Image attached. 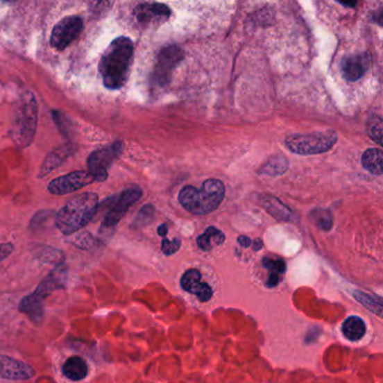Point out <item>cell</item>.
Masks as SVG:
<instances>
[{"label": "cell", "instance_id": "1", "mask_svg": "<svg viewBox=\"0 0 383 383\" xmlns=\"http://www.w3.org/2000/svg\"><path fill=\"white\" fill-rule=\"evenodd\" d=\"M133 56V42L126 36L114 40L103 52L99 62L103 86L110 90L123 88L130 77Z\"/></svg>", "mask_w": 383, "mask_h": 383}, {"label": "cell", "instance_id": "2", "mask_svg": "<svg viewBox=\"0 0 383 383\" xmlns=\"http://www.w3.org/2000/svg\"><path fill=\"white\" fill-rule=\"evenodd\" d=\"M67 277H68V270L65 262L56 264L49 275L41 281L39 286L36 287L33 293L22 299L18 305L19 312L26 315L34 324H41L44 318L45 298L52 295L56 290L63 289L67 282Z\"/></svg>", "mask_w": 383, "mask_h": 383}, {"label": "cell", "instance_id": "3", "mask_svg": "<svg viewBox=\"0 0 383 383\" xmlns=\"http://www.w3.org/2000/svg\"><path fill=\"white\" fill-rule=\"evenodd\" d=\"M98 210V196L86 192L69 201L56 216L58 230L65 235H72L94 219Z\"/></svg>", "mask_w": 383, "mask_h": 383}, {"label": "cell", "instance_id": "4", "mask_svg": "<svg viewBox=\"0 0 383 383\" xmlns=\"http://www.w3.org/2000/svg\"><path fill=\"white\" fill-rule=\"evenodd\" d=\"M224 197V183L217 179H208L201 189L185 187L179 194V201L192 214L206 215L215 210Z\"/></svg>", "mask_w": 383, "mask_h": 383}, {"label": "cell", "instance_id": "5", "mask_svg": "<svg viewBox=\"0 0 383 383\" xmlns=\"http://www.w3.org/2000/svg\"><path fill=\"white\" fill-rule=\"evenodd\" d=\"M37 125V105L32 92H25L18 101L12 117L10 135L18 148L30 146Z\"/></svg>", "mask_w": 383, "mask_h": 383}, {"label": "cell", "instance_id": "6", "mask_svg": "<svg viewBox=\"0 0 383 383\" xmlns=\"http://www.w3.org/2000/svg\"><path fill=\"white\" fill-rule=\"evenodd\" d=\"M339 136L334 130L317 132V133L306 134V135H291L287 137V148L291 152L300 155H313V154L324 153L333 148Z\"/></svg>", "mask_w": 383, "mask_h": 383}, {"label": "cell", "instance_id": "7", "mask_svg": "<svg viewBox=\"0 0 383 383\" xmlns=\"http://www.w3.org/2000/svg\"><path fill=\"white\" fill-rule=\"evenodd\" d=\"M121 150H123V144L121 141H117L114 144L94 151L89 155L88 172L94 177V181L103 182L106 180L108 177V169L119 157Z\"/></svg>", "mask_w": 383, "mask_h": 383}, {"label": "cell", "instance_id": "8", "mask_svg": "<svg viewBox=\"0 0 383 383\" xmlns=\"http://www.w3.org/2000/svg\"><path fill=\"white\" fill-rule=\"evenodd\" d=\"M142 195L143 192L141 188L132 187V188L125 189L124 192L118 195V197L112 199L110 208L103 217L101 230H110L112 227L116 226L124 217L127 210H130V207L139 201Z\"/></svg>", "mask_w": 383, "mask_h": 383}, {"label": "cell", "instance_id": "9", "mask_svg": "<svg viewBox=\"0 0 383 383\" xmlns=\"http://www.w3.org/2000/svg\"><path fill=\"white\" fill-rule=\"evenodd\" d=\"M83 30V21L79 16H68L56 24L51 34V46L63 51L78 39Z\"/></svg>", "mask_w": 383, "mask_h": 383}, {"label": "cell", "instance_id": "10", "mask_svg": "<svg viewBox=\"0 0 383 383\" xmlns=\"http://www.w3.org/2000/svg\"><path fill=\"white\" fill-rule=\"evenodd\" d=\"M183 58H185V53L177 45L164 47L158 56L157 65L154 68V81L159 86H167L170 81L172 72L178 63L182 61Z\"/></svg>", "mask_w": 383, "mask_h": 383}, {"label": "cell", "instance_id": "11", "mask_svg": "<svg viewBox=\"0 0 383 383\" xmlns=\"http://www.w3.org/2000/svg\"><path fill=\"white\" fill-rule=\"evenodd\" d=\"M94 182L96 181L88 171H76L56 178L51 181L47 189L53 195H69Z\"/></svg>", "mask_w": 383, "mask_h": 383}, {"label": "cell", "instance_id": "12", "mask_svg": "<svg viewBox=\"0 0 383 383\" xmlns=\"http://www.w3.org/2000/svg\"><path fill=\"white\" fill-rule=\"evenodd\" d=\"M134 15L137 23L143 26H150L167 21L170 16V9L164 3H143L136 7Z\"/></svg>", "mask_w": 383, "mask_h": 383}, {"label": "cell", "instance_id": "13", "mask_svg": "<svg viewBox=\"0 0 383 383\" xmlns=\"http://www.w3.org/2000/svg\"><path fill=\"white\" fill-rule=\"evenodd\" d=\"M34 375V368L23 361L0 355V377L7 380H28Z\"/></svg>", "mask_w": 383, "mask_h": 383}, {"label": "cell", "instance_id": "14", "mask_svg": "<svg viewBox=\"0 0 383 383\" xmlns=\"http://www.w3.org/2000/svg\"><path fill=\"white\" fill-rule=\"evenodd\" d=\"M371 65V58L368 53L354 54L343 60V77L348 81H357L366 74Z\"/></svg>", "mask_w": 383, "mask_h": 383}, {"label": "cell", "instance_id": "15", "mask_svg": "<svg viewBox=\"0 0 383 383\" xmlns=\"http://www.w3.org/2000/svg\"><path fill=\"white\" fill-rule=\"evenodd\" d=\"M181 287L183 290L196 295L203 303L210 300L212 297V290L207 283L201 282V272L195 269H190L181 278Z\"/></svg>", "mask_w": 383, "mask_h": 383}, {"label": "cell", "instance_id": "16", "mask_svg": "<svg viewBox=\"0 0 383 383\" xmlns=\"http://www.w3.org/2000/svg\"><path fill=\"white\" fill-rule=\"evenodd\" d=\"M74 151H76V146L74 144H71V143L63 144L59 146V148H54L45 158L44 162H43L41 169H40L37 177H45V176L53 171L54 169L59 168L60 165H62L65 161H67L74 153Z\"/></svg>", "mask_w": 383, "mask_h": 383}, {"label": "cell", "instance_id": "17", "mask_svg": "<svg viewBox=\"0 0 383 383\" xmlns=\"http://www.w3.org/2000/svg\"><path fill=\"white\" fill-rule=\"evenodd\" d=\"M62 373L67 379L74 382L83 381L89 373L88 363L83 357L74 355L65 361L62 366Z\"/></svg>", "mask_w": 383, "mask_h": 383}, {"label": "cell", "instance_id": "18", "mask_svg": "<svg viewBox=\"0 0 383 383\" xmlns=\"http://www.w3.org/2000/svg\"><path fill=\"white\" fill-rule=\"evenodd\" d=\"M363 168L370 173L381 176L383 172V153L380 148H368L362 155Z\"/></svg>", "mask_w": 383, "mask_h": 383}, {"label": "cell", "instance_id": "19", "mask_svg": "<svg viewBox=\"0 0 383 383\" xmlns=\"http://www.w3.org/2000/svg\"><path fill=\"white\" fill-rule=\"evenodd\" d=\"M342 332L344 334V337L352 341V342L360 341L366 335V324H364V321L360 317L352 316V317H348L344 321V324L342 326Z\"/></svg>", "mask_w": 383, "mask_h": 383}, {"label": "cell", "instance_id": "20", "mask_svg": "<svg viewBox=\"0 0 383 383\" xmlns=\"http://www.w3.org/2000/svg\"><path fill=\"white\" fill-rule=\"evenodd\" d=\"M263 266L269 271V278L266 280V286L269 288L277 287L280 282L282 274L286 272V263L282 259H263Z\"/></svg>", "mask_w": 383, "mask_h": 383}, {"label": "cell", "instance_id": "21", "mask_svg": "<svg viewBox=\"0 0 383 383\" xmlns=\"http://www.w3.org/2000/svg\"><path fill=\"white\" fill-rule=\"evenodd\" d=\"M225 235L215 227H208L206 232L197 239V244L203 250H210L212 248L223 244Z\"/></svg>", "mask_w": 383, "mask_h": 383}, {"label": "cell", "instance_id": "22", "mask_svg": "<svg viewBox=\"0 0 383 383\" xmlns=\"http://www.w3.org/2000/svg\"><path fill=\"white\" fill-rule=\"evenodd\" d=\"M287 169H288V162H287L286 158L279 155V157H274L271 160H269L261 171L274 177V176H280V174L284 173Z\"/></svg>", "mask_w": 383, "mask_h": 383}, {"label": "cell", "instance_id": "23", "mask_svg": "<svg viewBox=\"0 0 383 383\" xmlns=\"http://www.w3.org/2000/svg\"><path fill=\"white\" fill-rule=\"evenodd\" d=\"M354 297L357 298L359 303L366 307L372 313H377L380 317L382 316V304L380 300L375 301V297L360 291L355 292Z\"/></svg>", "mask_w": 383, "mask_h": 383}, {"label": "cell", "instance_id": "24", "mask_svg": "<svg viewBox=\"0 0 383 383\" xmlns=\"http://www.w3.org/2000/svg\"><path fill=\"white\" fill-rule=\"evenodd\" d=\"M154 215V208L153 206L151 205H146V206L143 207L141 210H139V214L136 216L135 221H134V224L135 226H144V225L148 224L152 221Z\"/></svg>", "mask_w": 383, "mask_h": 383}, {"label": "cell", "instance_id": "25", "mask_svg": "<svg viewBox=\"0 0 383 383\" xmlns=\"http://www.w3.org/2000/svg\"><path fill=\"white\" fill-rule=\"evenodd\" d=\"M94 237L89 233L79 234L72 239V244L76 245L77 248H83V250H88L94 246Z\"/></svg>", "mask_w": 383, "mask_h": 383}, {"label": "cell", "instance_id": "26", "mask_svg": "<svg viewBox=\"0 0 383 383\" xmlns=\"http://www.w3.org/2000/svg\"><path fill=\"white\" fill-rule=\"evenodd\" d=\"M368 133L373 141L377 142V144L382 145V121L380 117L373 118V123L370 125Z\"/></svg>", "mask_w": 383, "mask_h": 383}, {"label": "cell", "instance_id": "27", "mask_svg": "<svg viewBox=\"0 0 383 383\" xmlns=\"http://www.w3.org/2000/svg\"><path fill=\"white\" fill-rule=\"evenodd\" d=\"M318 215L315 216L316 223L321 227V230H328L332 228V216L328 210H317Z\"/></svg>", "mask_w": 383, "mask_h": 383}, {"label": "cell", "instance_id": "28", "mask_svg": "<svg viewBox=\"0 0 383 383\" xmlns=\"http://www.w3.org/2000/svg\"><path fill=\"white\" fill-rule=\"evenodd\" d=\"M180 239H174L172 241H169L168 239H164L162 241V250L165 255H172L180 248Z\"/></svg>", "mask_w": 383, "mask_h": 383}, {"label": "cell", "instance_id": "29", "mask_svg": "<svg viewBox=\"0 0 383 383\" xmlns=\"http://www.w3.org/2000/svg\"><path fill=\"white\" fill-rule=\"evenodd\" d=\"M12 250H14V246L10 243H3V244L0 243V262L6 259L12 253Z\"/></svg>", "mask_w": 383, "mask_h": 383}, {"label": "cell", "instance_id": "30", "mask_svg": "<svg viewBox=\"0 0 383 383\" xmlns=\"http://www.w3.org/2000/svg\"><path fill=\"white\" fill-rule=\"evenodd\" d=\"M239 244L242 245L243 248H248L250 245V239L246 236H239Z\"/></svg>", "mask_w": 383, "mask_h": 383}, {"label": "cell", "instance_id": "31", "mask_svg": "<svg viewBox=\"0 0 383 383\" xmlns=\"http://www.w3.org/2000/svg\"><path fill=\"white\" fill-rule=\"evenodd\" d=\"M158 233H159V235L163 236V237H164V236L168 234V226H167V225L165 224L161 225V226L158 228Z\"/></svg>", "mask_w": 383, "mask_h": 383}, {"label": "cell", "instance_id": "32", "mask_svg": "<svg viewBox=\"0 0 383 383\" xmlns=\"http://www.w3.org/2000/svg\"><path fill=\"white\" fill-rule=\"evenodd\" d=\"M253 244H254V246H253L254 250H261V248H262L263 244H262V241H261V239H255V241H254Z\"/></svg>", "mask_w": 383, "mask_h": 383}]
</instances>
